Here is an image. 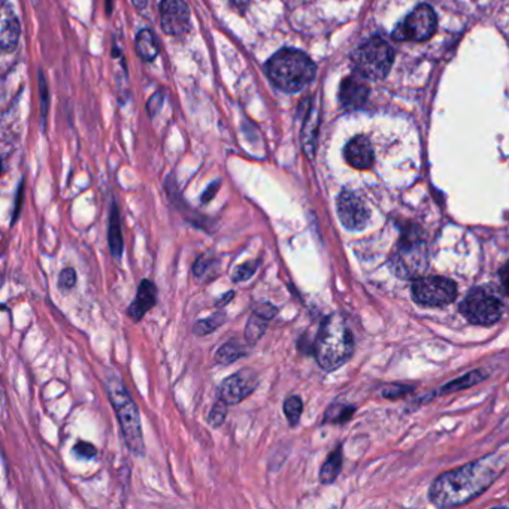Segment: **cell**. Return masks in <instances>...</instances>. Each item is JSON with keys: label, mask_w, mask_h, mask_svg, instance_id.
I'll return each mask as SVG.
<instances>
[{"label": "cell", "mask_w": 509, "mask_h": 509, "mask_svg": "<svg viewBox=\"0 0 509 509\" xmlns=\"http://www.w3.org/2000/svg\"><path fill=\"white\" fill-rule=\"evenodd\" d=\"M505 466V459L489 456L445 473L431 484V501L441 508L463 505L489 489Z\"/></svg>", "instance_id": "6da1fadb"}, {"label": "cell", "mask_w": 509, "mask_h": 509, "mask_svg": "<svg viewBox=\"0 0 509 509\" xmlns=\"http://www.w3.org/2000/svg\"><path fill=\"white\" fill-rule=\"evenodd\" d=\"M265 70L278 90L297 93L314 81L317 66L299 49L283 48L267 60Z\"/></svg>", "instance_id": "7a4b0ae2"}, {"label": "cell", "mask_w": 509, "mask_h": 509, "mask_svg": "<svg viewBox=\"0 0 509 509\" xmlns=\"http://www.w3.org/2000/svg\"><path fill=\"white\" fill-rule=\"evenodd\" d=\"M353 351V333L347 326L344 317L339 314L327 317L321 325L314 347V353L321 369L332 372L341 368L349 360Z\"/></svg>", "instance_id": "3957f363"}, {"label": "cell", "mask_w": 509, "mask_h": 509, "mask_svg": "<svg viewBox=\"0 0 509 509\" xmlns=\"http://www.w3.org/2000/svg\"><path fill=\"white\" fill-rule=\"evenodd\" d=\"M107 389L108 398L111 400L112 408L119 419L126 445L135 456L144 457V436H142L140 410H138L136 403L130 398L128 389L124 387L121 378L117 375L108 378Z\"/></svg>", "instance_id": "277c9868"}, {"label": "cell", "mask_w": 509, "mask_h": 509, "mask_svg": "<svg viewBox=\"0 0 509 509\" xmlns=\"http://www.w3.org/2000/svg\"><path fill=\"white\" fill-rule=\"evenodd\" d=\"M429 265L426 243L420 234H407L399 239L391 254L390 266L400 278H419Z\"/></svg>", "instance_id": "5b68a950"}, {"label": "cell", "mask_w": 509, "mask_h": 509, "mask_svg": "<svg viewBox=\"0 0 509 509\" xmlns=\"http://www.w3.org/2000/svg\"><path fill=\"white\" fill-rule=\"evenodd\" d=\"M354 69L361 78L379 81L386 78L394 62V51L379 37L370 39L358 47L353 56Z\"/></svg>", "instance_id": "8992f818"}, {"label": "cell", "mask_w": 509, "mask_h": 509, "mask_svg": "<svg viewBox=\"0 0 509 509\" xmlns=\"http://www.w3.org/2000/svg\"><path fill=\"white\" fill-rule=\"evenodd\" d=\"M462 316L476 326H492L501 318L504 305L485 288H473L460 305Z\"/></svg>", "instance_id": "52a82bcc"}, {"label": "cell", "mask_w": 509, "mask_h": 509, "mask_svg": "<svg viewBox=\"0 0 509 509\" xmlns=\"http://www.w3.org/2000/svg\"><path fill=\"white\" fill-rule=\"evenodd\" d=\"M412 297L423 306L442 308L456 300V284L443 276H419L412 283Z\"/></svg>", "instance_id": "ba28073f"}, {"label": "cell", "mask_w": 509, "mask_h": 509, "mask_svg": "<svg viewBox=\"0 0 509 509\" xmlns=\"http://www.w3.org/2000/svg\"><path fill=\"white\" fill-rule=\"evenodd\" d=\"M436 25L435 11L429 5H420L398 26L393 36L398 41H427L436 32Z\"/></svg>", "instance_id": "9c48e42d"}, {"label": "cell", "mask_w": 509, "mask_h": 509, "mask_svg": "<svg viewBox=\"0 0 509 509\" xmlns=\"http://www.w3.org/2000/svg\"><path fill=\"white\" fill-rule=\"evenodd\" d=\"M337 208L345 229L363 230L369 222L370 213L365 201L354 192L344 190L338 197Z\"/></svg>", "instance_id": "30bf717a"}, {"label": "cell", "mask_w": 509, "mask_h": 509, "mask_svg": "<svg viewBox=\"0 0 509 509\" xmlns=\"http://www.w3.org/2000/svg\"><path fill=\"white\" fill-rule=\"evenodd\" d=\"M257 384H259V377L255 374V370H238L236 374L230 375L222 382V386L218 389V399H222L227 405H236L248 398L255 390Z\"/></svg>", "instance_id": "8fae6325"}, {"label": "cell", "mask_w": 509, "mask_h": 509, "mask_svg": "<svg viewBox=\"0 0 509 509\" xmlns=\"http://www.w3.org/2000/svg\"><path fill=\"white\" fill-rule=\"evenodd\" d=\"M161 29L172 36H181L190 29V11L184 0H161Z\"/></svg>", "instance_id": "7c38bea8"}, {"label": "cell", "mask_w": 509, "mask_h": 509, "mask_svg": "<svg viewBox=\"0 0 509 509\" xmlns=\"http://www.w3.org/2000/svg\"><path fill=\"white\" fill-rule=\"evenodd\" d=\"M344 156L349 166L360 169V171L370 169L374 164V150H372L369 140L365 136H356L349 140L345 147Z\"/></svg>", "instance_id": "4fadbf2b"}, {"label": "cell", "mask_w": 509, "mask_h": 509, "mask_svg": "<svg viewBox=\"0 0 509 509\" xmlns=\"http://www.w3.org/2000/svg\"><path fill=\"white\" fill-rule=\"evenodd\" d=\"M368 95L369 88L365 82L356 77H348L342 81L339 88V102L345 109H358L365 105Z\"/></svg>", "instance_id": "5bb4252c"}, {"label": "cell", "mask_w": 509, "mask_h": 509, "mask_svg": "<svg viewBox=\"0 0 509 509\" xmlns=\"http://www.w3.org/2000/svg\"><path fill=\"white\" fill-rule=\"evenodd\" d=\"M157 304V287L150 279H142L140 290L136 295L135 300L129 306L128 314L130 318L140 321L152 306Z\"/></svg>", "instance_id": "9a60e30c"}, {"label": "cell", "mask_w": 509, "mask_h": 509, "mask_svg": "<svg viewBox=\"0 0 509 509\" xmlns=\"http://www.w3.org/2000/svg\"><path fill=\"white\" fill-rule=\"evenodd\" d=\"M20 23L14 16L13 9L9 8L8 4H4V16H2V33H0V41H2V48L5 51H14L18 39H20Z\"/></svg>", "instance_id": "2e32d148"}, {"label": "cell", "mask_w": 509, "mask_h": 509, "mask_svg": "<svg viewBox=\"0 0 509 509\" xmlns=\"http://www.w3.org/2000/svg\"><path fill=\"white\" fill-rule=\"evenodd\" d=\"M108 243L111 248L114 259H121L123 255V234H121V220H119V206L112 202L111 213H109V229H108Z\"/></svg>", "instance_id": "e0dca14e"}, {"label": "cell", "mask_w": 509, "mask_h": 509, "mask_svg": "<svg viewBox=\"0 0 509 509\" xmlns=\"http://www.w3.org/2000/svg\"><path fill=\"white\" fill-rule=\"evenodd\" d=\"M248 356V348L238 341H229L222 345L215 353V363L218 365H232L239 358Z\"/></svg>", "instance_id": "ac0fdd59"}, {"label": "cell", "mask_w": 509, "mask_h": 509, "mask_svg": "<svg viewBox=\"0 0 509 509\" xmlns=\"http://www.w3.org/2000/svg\"><path fill=\"white\" fill-rule=\"evenodd\" d=\"M136 53L144 62H152L159 56V47L150 30H140L136 36Z\"/></svg>", "instance_id": "d6986e66"}, {"label": "cell", "mask_w": 509, "mask_h": 509, "mask_svg": "<svg viewBox=\"0 0 509 509\" xmlns=\"http://www.w3.org/2000/svg\"><path fill=\"white\" fill-rule=\"evenodd\" d=\"M269 318L263 317L259 312L253 311L250 318L246 321L245 341L248 345H254L259 342L260 338L266 332L269 326Z\"/></svg>", "instance_id": "ffe728a7"}, {"label": "cell", "mask_w": 509, "mask_h": 509, "mask_svg": "<svg viewBox=\"0 0 509 509\" xmlns=\"http://www.w3.org/2000/svg\"><path fill=\"white\" fill-rule=\"evenodd\" d=\"M342 469V448L338 447L335 452L327 457L326 463L320 471V481L323 484H332L337 480Z\"/></svg>", "instance_id": "44dd1931"}, {"label": "cell", "mask_w": 509, "mask_h": 509, "mask_svg": "<svg viewBox=\"0 0 509 509\" xmlns=\"http://www.w3.org/2000/svg\"><path fill=\"white\" fill-rule=\"evenodd\" d=\"M226 314L224 312H217V314H213V316L208 317L205 320L197 321L194 325L193 332L197 337H205V335H210V333L215 332L218 327H222L224 323H226Z\"/></svg>", "instance_id": "7402d4cb"}, {"label": "cell", "mask_w": 509, "mask_h": 509, "mask_svg": "<svg viewBox=\"0 0 509 509\" xmlns=\"http://www.w3.org/2000/svg\"><path fill=\"white\" fill-rule=\"evenodd\" d=\"M302 412H304V402L299 396H288L284 402V414H286V419H287L290 426H297L300 421V417H302Z\"/></svg>", "instance_id": "603a6c76"}, {"label": "cell", "mask_w": 509, "mask_h": 509, "mask_svg": "<svg viewBox=\"0 0 509 509\" xmlns=\"http://www.w3.org/2000/svg\"><path fill=\"white\" fill-rule=\"evenodd\" d=\"M481 379H484V374L481 370H475V372H471V374L464 375V377L457 378L456 381L450 382L448 386L443 387L442 391L462 390V389H466V387L475 386Z\"/></svg>", "instance_id": "cb8c5ba5"}, {"label": "cell", "mask_w": 509, "mask_h": 509, "mask_svg": "<svg viewBox=\"0 0 509 509\" xmlns=\"http://www.w3.org/2000/svg\"><path fill=\"white\" fill-rule=\"evenodd\" d=\"M354 408L344 407V405H332L326 412L325 423H345L351 419Z\"/></svg>", "instance_id": "d4e9b609"}, {"label": "cell", "mask_w": 509, "mask_h": 509, "mask_svg": "<svg viewBox=\"0 0 509 509\" xmlns=\"http://www.w3.org/2000/svg\"><path fill=\"white\" fill-rule=\"evenodd\" d=\"M260 260H254V262H248L243 263V265H239L234 272V283H244L246 279H250L251 276L254 275L255 271H257V267H259Z\"/></svg>", "instance_id": "484cf974"}, {"label": "cell", "mask_w": 509, "mask_h": 509, "mask_svg": "<svg viewBox=\"0 0 509 509\" xmlns=\"http://www.w3.org/2000/svg\"><path fill=\"white\" fill-rule=\"evenodd\" d=\"M227 405L226 402H223L222 399H218L217 402L213 403V410H211L210 417H208V421H210L211 426L220 427L224 423V420L227 417Z\"/></svg>", "instance_id": "4316f807"}, {"label": "cell", "mask_w": 509, "mask_h": 509, "mask_svg": "<svg viewBox=\"0 0 509 509\" xmlns=\"http://www.w3.org/2000/svg\"><path fill=\"white\" fill-rule=\"evenodd\" d=\"M215 257L213 254H203L196 260L193 266V274L196 278H205L206 274L211 272L213 265H215Z\"/></svg>", "instance_id": "83f0119b"}, {"label": "cell", "mask_w": 509, "mask_h": 509, "mask_svg": "<svg viewBox=\"0 0 509 509\" xmlns=\"http://www.w3.org/2000/svg\"><path fill=\"white\" fill-rule=\"evenodd\" d=\"M39 95H41V117L42 123L46 124L47 112H48L49 107V90L48 86H47L46 78L44 75L39 74Z\"/></svg>", "instance_id": "f1b7e54d"}, {"label": "cell", "mask_w": 509, "mask_h": 509, "mask_svg": "<svg viewBox=\"0 0 509 509\" xmlns=\"http://www.w3.org/2000/svg\"><path fill=\"white\" fill-rule=\"evenodd\" d=\"M77 283V272L74 267H66L58 276V287L62 290H70Z\"/></svg>", "instance_id": "f546056e"}, {"label": "cell", "mask_w": 509, "mask_h": 509, "mask_svg": "<svg viewBox=\"0 0 509 509\" xmlns=\"http://www.w3.org/2000/svg\"><path fill=\"white\" fill-rule=\"evenodd\" d=\"M74 452L81 459H93L98 454V450L90 442H78L74 447Z\"/></svg>", "instance_id": "4dcf8cb0"}, {"label": "cell", "mask_w": 509, "mask_h": 509, "mask_svg": "<svg viewBox=\"0 0 509 509\" xmlns=\"http://www.w3.org/2000/svg\"><path fill=\"white\" fill-rule=\"evenodd\" d=\"M161 103H163V96H161V93H157V95L152 96L151 100L148 102V111H150L151 117L161 109Z\"/></svg>", "instance_id": "1f68e13d"}, {"label": "cell", "mask_w": 509, "mask_h": 509, "mask_svg": "<svg viewBox=\"0 0 509 509\" xmlns=\"http://www.w3.org/2000/svg\"><path fill=\"white\" fill-rule=\"evenodd\" d=\"M218 187H220V181H217V182H213V184L208 187V190H206L205 193L202 194V203H208V202L213 201V196L217 194Z\"/></svg>", "instance_id": "d6a6232c"}, {"label": "cell", "mask_w": 509, "mask_h": 509, "mask_svg": "<svg viewBox=\"0 0 509 509\" xmlns=\"http://www.w3.org/2000/svg\"><path fill=\"white\" fill-rule=\"evenodd\" d=\"M499 276H501L502 287L505 290L506 295L509 296V262L501 267L499 271Z\"/></svg>", "instance_id": "836d02e7"}, {"label": "cell", "mask_w": 509, "mask_h": 509, "mask_svg": "<svg viewBox=\"0 0 509 509\" xmlns=\"http://www.w3.org/2000/svg\"><path fill=\"white\" fill-rule=\"evenodd\" d=\"M234 292L226 293V295H223V297H220V299L215 302V305H217V306H224V305L229 304L230 300L234 299Z\"/></svg>", "instance_id": "e575fe53"}, {"label": "cell", "mask_w": 509, "mask_h": 509, "mask_svg": "<svg viewBox=\"0 0 509 509\" xmlns=\"http://www.w3.org/2000/svg\"><path fill=\"white\" fill-rule=\"evenodd\" d=\"M148 0H131V4L135 5L138 9H144L147 6Z\"/></svg>", "instance_id": "d590c367"}]
</instances>
